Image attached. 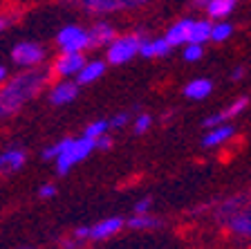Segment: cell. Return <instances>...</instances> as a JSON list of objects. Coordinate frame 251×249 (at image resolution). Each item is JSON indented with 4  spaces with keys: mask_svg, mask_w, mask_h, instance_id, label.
Here are the masks:
<instances>
[{
    "mask_svg": "<svg viewBox=\"0 0 251 249\" xmlns=\"http://www.w3.org/2000/svg\"><path fill=\"white\" fill-rule=\"evenodd\" d=\"M173 47L168 45L166 38H152V41H146L141 38L139 43V54L144 58H152V56H166Z\"/></svg>",
    "mask_w": 251,
    "mask_h": 249,
    "instance_id": "obj_14",
    "label": "cell"
},
{
    "mask_svg": "<svg viewBox=\"0 0 251 249\" xmlns=\"http://www.w3.org/2000/svg\"><path fill=\"white\" fill-rule=\"evenodd\" d=\"M11 58H14L16 65L21 68H36L45 61V50L43 45L38 43H31V41H23L11 50Z\"/></svg>",
    "mask_w": 251,
    "mask_h": 249,
    "instance_id": "obj_6",
    "label": "cell"
},
{
    "mask_svg": "<svg viewBox=\"0 0 251 249\" xmlns=\"http://www.w3.org/2000/svg\"><path fill=\"white\" fill-rule=\"evenodd\" d=\"M235 5H238V0H209L204 7H206V14H209L211 18L222 21V18H226V16L235 9Z\"/></svg>",
    "mask_w": 251,
    "mask_h": 249,
    "instance_id": "obj_18",
    "label": "cell"
},
{
    "mask_svg": "<svg viewBox=\"0 0 251 249\" xmlns=\"http://www.w3.org/2000/svg\"><path fill=\"white\" fill-rule=\"evenodd\" d=\"M139 43L141 36L139 34H128V36H119L112 38L108 43V61L112 65H121V63H128L130 58H135L139 54Z\"/></svg>",
    "mask_w": 251,
    "mask_h": 249,
    "instance_id": "obj_4",
    "label": "cell"
},
{
    "mask_svg": "<svg viewBox=\"0 0 251 249\" xmlns=\"http://www.w3.org/2000/svg\"><path fill=\"white\" fill-rule=\"evenodd\" d=\"M85 63L83 52H63V56L56 58L52 72L58 77H74L81 70V65Z\"/></svg>",
    "mask_w": 251,
    "mask_h": 249,
    "instance_id": "obj_8",
    "label": "cell"
},
{
    "mask_svg": "<svg viewBox=\"0 0 251 249\" xmlns=\"http://www.w3.org/2000/svg\"><path fill=\"white\" fill-rule=\"evenodd\" d=\"M124 224H126V220L124 218H105V220H101V222H97L94 227H90V236H88V240H108V238H112V236H117L124 229Z\"/></svg>",
    "mask_w": 251,
    "mask_h": 249,
    "instance_id": "obj_9",
    "label": "cell"
},
{
    "mask_svg": "<svg viewBox=\"0 0 251 249\" xmlns=\"http://www.w3.org/2000/svg\"><path fill=\"white\" fill-rule=\"evenodd\" d=\"M128 227L137 229V231H151V229L162 227V220L151 216V213H135V216L128 220Z\"/></svg>",
    "mask_w": 251,
    "mask_h": 249,
    "instance_id": "obj_19",
    "label": "cell"
},
{
    "mask_svg": "<svg viewBox=\"0 0 251 249\" xmlns=\"http://www.w3.org/2000/svg\"><path fill=\"white\" fill-rule=\"evenodd\" d=\"M151 211V197H144L135 204V213H148Z\"/></svg>",
    "mask_w": 251,
    "mask_h": 249,
    "instance_id": "obj_29",
    "label": "cell"
},
{
    "mask_svg": "<svg viewBox=\"0 0 251 249\" xmlns=\"http://www.w3.org/2000/svg\"><path fill=\"white\" fill-rule=\"evenodd\" d=\"M215 220L240 238H251V195L240 193L215 209Z\"/></svg>",
    "mask_w": 251,
    "mask_h": 249,
    "instance_id": "obj_2",
    "label": "cell"
},
{
    "mask_svg": "<svg viewBox=\"0 0 251 249\" xmlns=\"http://www.w3.org/2000/svg\"><path fill=\"white\" fill-rule=\"evenodd\" d=\"M151 124H152V117L148 112H144V114H139L135 119V133L137 135H144L148 128H151Z\"/></svg>",
    "mask_w": 251,
    "mask_h": 249,
    "instance_id": "obj_25",
    "label": "cell"
},
{
    "mask_svg": "<svg viewBox=\"0 0 251 249\" xmlns=\"http://www.w3.org/2000/svg\"><path fill=\"white\" fill-rule=\"evenodd\" d=\"M204 56V45L202 43H184V61L195 63Z\"/></svg>",
    "mask_w": 251,
    "mask_h": 249,
    "instance_id": "obj_22",
    "label": "cell"
},
{
    "mask_svg": "<svg viewBox=\"0 0 251 249\" xmlns=\"http://www.w3.org/2000/svg\"><path fill=\"white\" fill-rule=\"evenodd\" d=\"M5 79H7V68L5 65H0V83L5 81Z\"/></svg>",
    "mask_w": 251,
    "mask_h": 249,
    "instance_id": "obj_33",
    "label": "cell"
},
{
    "mask_svg": "<svg viewBox=\"0 0 251 249\" xmlns=\"http://www.w3.org/2000/svg\"><path fill=\"white\" fill-rule=\"evenodd\" d=\"M56 157H54V162H56V173L58 175H68L70 168H72L74 164H78V162H83L85 157L90 155V153L94 151V139H90V137H78V139H61L56 144Z\"/></svg>",
    "mask_w": 251,
    "mask_h": 249,
    "instance_id": "obj_3",
    "label": "cell"
},
{
    "mask_svg": "<svg viewBox=\"0 0 251 249\" xmlns=\"http://www.w3.org/2000/svg\"><path fill=\"white\" fill-rule=\"evenodd\" d=\"M242 74H245V68H235L233 72H231V79H235V81H238V79H242Z\"/></svg>",
    "mask_w": 251,
    "mask_h": 249,
    "instance_id": "obj_31",
    "label": "cell"
},
{
    "mask_svg": "<svg viewBox=\"0 0 251 249\" xmlns=\"http://www.w3.org/2000/svg\"><path fill=\"white\" fill-rule=\"evenodd\" d=\"M27 162V153L23 148H9L0 153V173H16L21 171Z\"/></svg>",
    "mask_w": 251,
    "mask_h": 249,
    "instance_id": "obj_12",
    "label": "cell"
},
{
    "mask_svg": "<svg viewBox=\"0 0 251 249\" xmlns=\"http://www.w3.org/2000/svg\"><path fill=\"white\" fill-rule=\"evenodd\" d=\"M108 128H110L108 121L97 119V121H92V124H90L88 128L83 130V135L90 137V139H94V137H99V135H103V133H108Z\"/></svg>",
    "mask_w": 251,
    "mask_h": 249,
    "instance_id": "obj_23",
    "label": "cell"
},
{
    "mask_svg": "<svg viewBox=\"0 0 251 249\" xmlns=\"http://www.w3.org/2000/svg\"><path fill=\"white\" fill-rule=\"evenodd\" d=\"M235 128L233 126H229L225 121V124H218L213 126V128H209V133L202 137V146H206V148H215V146H222L225 141H229L231 137H233Z\"/></svg>",
    "mask_w": 251,
    "mask_h": 249,
    "instance_id": "obj_11",
    "label": "cell"
},
{
    "mask_svg": "<svg viewBox=\"0 0 251 249\" xmlns=\"http://www.w3.org/2000/svg\"><path fill=\"white\" fill-rule=\"evenodd\" d=\"M90 236V227H76L74 229V238L76 240H88Z\"/></svg>",
    "mask_w": 251,
    "mask_h": 249,
    "instance_id": "obj_30",
    "label": "cell"
},
{
    "mask_svg": "<svg viewBox=\"0 0 251 249\" xmlns=\"http://www.w3.org/2000/svg\"><path fill=\"white\" fill-rule=\"evenodd\" d=\"M206 2H209V0H195V5H198V7H204Z\"/></svg>",
    "mask_w": 251,
    "mask_h": 249,
    "instance_id": "obj_34",
    "label": "cell"
},
{
    "mask_svg": "<svg viewBox=\"0 0 251 249\" xmlns=\"http://www.w3.org/2000/svg\"><path fill=\"white\" fill-rule=\"evenodd\" d=\"M105 72V63L94 58V61H85L81 65V70L76 72V83L78 85H88V83H94L97 79H101Z\"/></svg>",
    "mask_w": 251,
    "mask_h": 249,
    "instance_id": "obj_13",
    "label": "cell"
},
{
    "mask_svg": "<svg viewBox=\"0 0 251 249\" xmlns=\"http://www.w3.org/2000/svg\"><path fill=\"white\" fill-rule=\"evenodd\" d=\"M90 36V47H99V45H108L115 38V27L108 23H97L92 29L88 31Z\"/></svg>",
    "mask_w": 251,
    "mask_h": 249,
    "instance_id": "obj_15",
    "label": "cell"
},
{
    "mask_svg": "<svg viewBox=\"0 0 251 249\" xmlns=\"http://www.w3.org/2000/svg\"><path fill=\"white\" fill-rule=\"evenodd\" d=\"M38 195L45 197V200H50V197L56 195V187H54V184H43V187L38 189Z\"/></svg>",
    "mask_w": 251,
    "mask_h": 249,
    "instance_id": "obj_28",
    "label": "cell"
},
{
    "mask_svg": "<svg viewBox=\"0 0 251 249\" xmlns=\"http://www.w3.org/2000/svg\"><path fill=\"white\" fill-rule=\"evenodd\" d=\"M128 119H130V114H128V112H119V114H115L108 124L112 126V128H124V126L128 124Z\"/></svg>",
    "mask_w": 251,
    "mask_h": 249,
    "instance_id": "obj_27",
    "label": "cell"
},
{
    "mask_svg": "<svg viewBox=\"0 0 251 249\" xmlns=\"http://www.w3.org/2000/svg\"><path fill=\"white\" fill-rule=\"evenodd\" d=\"M7 25H9V18H5V16H0V31L5 29Z\"/></svg>",
    "mask_w": 251,
    "mask_h": 249,
    "instance_id": "obj_32",
    "label": "cell"
},
{
    "mask_svg": "<svg viewBox=\"0 0 251 249\" xmlns=\"http://www.w3.org/2000/svg\"><path fill=\"white\" fill-rule=\"evenodd\" d=\"M56 45L61 52H85L90 47V36L83 27L68 25L56 34Z\"/></svg>",
    "mask_w": 251,
    "mask_h": 249,
    "instance_id": "obj_5",
    "label": "cell"
},
{
    "mask_svg": "<svg viewBox=\"0 0 251 249\" xmlns=\"http://www.w3.org/2000/svg\"><path fill=\"white\" fill-rule=\"evenodd\" d=\"M47 79H50L47 70L29 68L27 72L7 81L5 88H0V119L16 114L27 101H31L47 85Z\"/></svg>",
    "mask_w": 251,
    "mask_h": 249,
    "instance_id": "obj_1",
    "label": "cell"
},
{
    "mask_svg": "<svg viewBox=\"0 0 251 249\" xmlns=\"http://www.w3.org/2000/svg\"><path fill=\"white\" fill-rule=\"evenodd\" d=\"M94 148H99V151H110V148H112V139H110L105 133L99 137H94Z\"/></svg>",
    "mask_w": 251,
    "mask_h": 249,
    "instance_id": "obj_26",
    "label": "cell"
},
{
    "mask_svg": "<svg viewBox=\"0 0 251 249\" xmlns=\"http://www.w3.org/2000/svg\"><path fill=\"white\" fill-rule=\"evenodd\" d=\"M211 36V23L209 21H193L191 29H188V41L186 43H206Z\"/></svg>",
    "mask_w": 251,
    "mask_h": 249,
    "instance_id": "obj_20",
    "label": "cell"
},
{
    "mask_svg": "<svg viewBox=\"0 0 251 249\" xmlns=\"http://www.w3.org/2000/svg\"><path fill=\"white\" fill-rule=\"evenodd\" d=\"M191 23H193L191 18H184V21L175 23V25L166 31V36H164L168 41V45H171V47L184 45V43L188 41V29H191Z\"/></svg>",
    "mask_w": 251,
    "mask_h": 249,
    "instance_id": "obj_17",
    "label": "cell"
},
{
    "mask_svg": "<svg viewBox=\"0 0 251 249\" xmlns=\"http://www.w3.org/2000/svg\"><path fill=\"white\" fill-rule=\"evenodd\" d=\"M76 97H78V83L74 81H58L52 88V92H50V101L54 106L72 104Z\"/></svg>",
    "mask_w": 251,
    "mask_h": 249,
    "instance_id": "obj_10",
    "label": "cell"
},
{
    "mask_svg": "<svg viewBox=\"0 0 251 249\" xmlns=\"http://www.w3.org/2000/svg\"><path fill=\"white\" fill-rule=\"evenodd\" d=\"M233 34V27L229 25V23H211V36H209V41H213V43H222V41H226V38Z\"/></svg>",
    "mask_w": 251,
    "mask_h": 249,
    "instance_id": "obj_21",
    "label": "cell"
},
{
    "mask_svg": "<svg viewBox=\"0 0 251 249\" xmlns=\"http://www.w3.org/2000/svg\"><path fill=\"white\" fill-rule=\"evenodd\" d=\"M213 90V83L209 79H193L191 83H186V88H184V97L193 99V101H202L206 99Z\"/></svg>",
    "mask_w": 251,
    "mask_h": 249,
    "instance_id": "obj_16",
    "label": "cell"
},
{
    "mask_svg": "<svg viewBox=\"0 0 251 249\" xmlns=\"http://www.w3.org/2000/svg\"><path fill=\"white\" fill-rule=\"evenodd\" d=\"M88 14H112V11L135 9L146 5L148 0H76Z\"/></svg>",
    "mask_w": 251,
    "mask_h": 249,
    "instance_id": "obj_7",
    "label": "cell"
},
{
    "mask_svg": "<svg viewBox=\"0 0 251 249\" xmlns=\"http://www.w3.org/2000/svg\"><path fill=\"white\" fill-rule=\"evenodd\" d=\"M247 106H249V99H247V97H240V99H235L233 104H231L229 108H226L222 114H225V119H231V117H238V114H240L242 110L247 108Z\"/></svg>",
    "mask_w": 251,
    "mask_h": 249,
    "instance_id": "obj_24",
    "label": "cell"
}]
</instances>
